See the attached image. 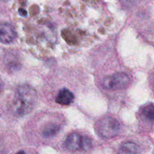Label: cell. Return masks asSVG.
Listing matches in <instances>:
<instances>
[{
	"label": "cell",
	"mask_w": 154,
	"mask_h": 154,
	"mask_svg": "<svg viewBox=\"0 0 154 154\" xmlns=\"http://www.w3.org/2000/svg\"><path fill=\"white\" fill-rule=\"evenodd\" d=\"M35 99V93L31 87H20L14 98L13 107L15 114L22 116L29 112L33 108Z\"/></svg>",
	"instance_id": "1"
},
{
	"label": "cell",
	"mask_w": 154,
	"mask_h": 154,
	"mask_svg": "<svg viewBox=\"0 0 154 154\" xmlns=\"http://www.w3.org/2000/svg\"><path fill=\"white\" fill-rule=\"evenodd\" d=\"M119 122L111 117H105L99 120L96 124V132L101 138H108L116 136L120 132Z\"/></svg>",
	"instance_id": "2"
},
{
	"label": "cell",
	"mask_w": 154,
	"mask_h": 154,
	"mask_svg": "<svg viewBox=\"0 0 154 154\" xmlns=\"http://www.w3.org/2000/svg\"><path fill=\"white\" fill-rule=\"evenodd\" d=\"M130 81V78L127 74L119 72L105 78L103 86L108 90H123L129 86Z\"/></svg>",
	"instance_id": "3"
},
{
	"label": "cell",
	"mask_w": 154,
	"mask_h": 154,
	"mask_svg": "<svg viewBox=\"0 0 154 154\" xmlns=\"http://www.w3.org/2000/svg\"><path fill=\"white\" fill-rule=\"evenodd\" d=\"M16 36V31L11 24L8 23H2L0 28V40L2 43H11Z\"/></svg>",
	"instance_id": "4"
},
{
	"label": "cell",
	"mask_w": 154,
	"mask_h": 154,
	"mask_svg": "<svg viewBox=\"0 0 154 154\" xmlns=\"http://www.w3.org/2000/svg\"><path fill=\"white\" fill-rule=\"evenodd\" d=\"M83 137L78 133H72L68 136L64 143V146L67 150L71 151L82 148Z\"/></svg>",
	"instance_id": "5"
},
{
	"label": "cell",
	"mask_w": 154,
	"mask_h": 154,
	"mask_svg": "<svg viewBox=\"0 0 154 154\" xmlns=\"http://www.w3.org/2000/svg\"><path fill=\"white\" fill-rule=\"evenodd\" d=\"M75 96L69 90L63 88L60 90L57 98L56 102L62 105H69L73 102Z\"/></svg>",
	"instance_id": "6"
},
{
	"label": "cell",
	"mask_w": 154,
	"mask_h": 154,
	"mask_svg": "<svg viewBox=\"0 0 154 154\" xmlns=\"http://www.w3.org/2000/svg\"><path fill=\"white\" fill-rule=\"evenodd\" d=\"M60 131V126L59 124H56V123H52L44 129L43 132H42V135L45 138H51L55 136L57 134L59 133Z\"/></svg>",
	"instance_id": "7"
},
{
	"label": "cell",
	"mask_w": 154,
	"mask_h": 154,
	"mask_svg": "<svg viewBox=\"0 0 154 154\" xmlns=\"http://www.w3.org/2000/svg\"><path fill=\"white\" fill-rule=\"evenodd\" d=\"M141 114L146 120L149 122L154 121V104L149 103L144 105L141 110Z\"/></svg>",
	"instance_id": "8"
},
{
	"label": "cell",
	"mask_w": 154,
	"mask_h": 154,
	"mask_svg": "<svg viewBox=\"0 0 154 154\" xmlns=\"http://www.w3.org/2000/svg\"><path fill=\"white\" fill-rule=\"evenodd\" d=\"M120 152L121 153H139L141 152L140 147L137 144L134 142H126L123 144L120 147Z\"/></svg>",
	"instance_id": "9"
},
{
	"label": "cell",
	"mask_w": 154,
	"mask_h": 154,
	"mask_svg": "<svg viewBox=\"0 0 154 154\" xmlns=\"http://www.w3.org/2000/svg\"><path fill=\"white\" fill-rule=\"evenodd\" d=\"M92 147V141L90 138L88 137H83V142H82V150H89Z\"/></svg>",
	"instance_id": "10"
},
{
	"label": "cell",
	"mask_w": 154,
	"mask_h": 154,
	"mask_svg": "<svg viewBox=\"0 0 154 154\" xmlns=\"http://www.w3.org/2000/svg\"><path fill=\"white\" fill-rule=\"evenodd\" d=\"M18 13H19V14L22 17H26L27 15V11L23 8H20L19 10H18Z\"/></svg>",
	"instance_id": "11"
},
{
	"label": "cell",
	"mask_w": 154,
	"mask_h": 154,
	"mask_svg": "<svg viewBox=\"0 0 154 154\" xmlns=\"http://www.w3.org/2000/svg\"><path fill=\"white\" fill-rule=\"evenodd\" d=\"M153 88H154V85H153Z\"/></svg>",
	"instance_id": "12"
}]
</instances>
